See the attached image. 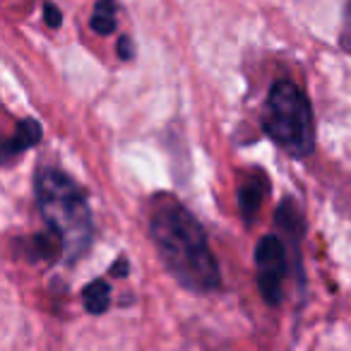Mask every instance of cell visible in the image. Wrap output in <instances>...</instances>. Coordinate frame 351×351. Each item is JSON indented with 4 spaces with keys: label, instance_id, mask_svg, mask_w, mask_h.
Wrapping results in <instances>:
<instances>
[{
    "label": "cell",
    "instance_id": "1",
    "mask_svg": "<svg viewBox=\"0 0 351 351\" xmlns=\"http://www.w3.org/2000/svg\"><path fill=\"white\" fill-rule=\"evenodd\" d=\"M149 236L164 267L181 287L195 293L219 289V265L205 229L173 195H156L152 200Z\"/></svg>",
    "mask_w": 351,
    "mask_h": 351
},
{
    "label": "cell",
    "instance_id": "3",
    "mask_svg": "<svg viewBox=\"0 0 351 351\" xmlns=\"http://www.w3.org/2000/svg\"><path fill=\"white\" fill-rule=\"evenodd\" d=\"M263 130L287 154L303 159L315 149V121L308 97L289 80H279L267 94Z\"/></svg>",
    "mask_w": 351,
    "mask_h": 351
},
{
    "label": "cell",
    "instance_id": "6",
    "mask_svg": "<svg viewBox=\"0 0 351 351\" xmlns=\"http://www.w3.org/2000/svg\"><path fill=\"white\" fill-rule=\"evenodd\" d=\"M267 193H269V181H267V176H263L260 171H255L253 176H248L243 181V186H241V191H239V207H241V215H243L245 224H250V221L255 219V215H258L260 205H263Z\"/></svg>",
    "mask_w": 351,
    "mask_h": 351
},
{
    "label": "cell",
    "instance_id": "11",
    "mask_svg": "<svg viewBox=\"0 0 351 351\" xmlns=\"http://www.w3.org/2000/svg\"><path fill=\"white\" fill-rule=\"evenodd\" d=\"M128 269H130V267H128L125 260H118V263L111 267V274H113V277H128Z\"/></svg>",
    "mask_w": 351,
    "mask_h": 351
},
{
    "label": "cell",
    "instance_id": "10",
    "mask_svg": "<svg viewBox=\"0 0 351 351\" xmlns=\"http://www.w3.org/2000/svg\"><path fill=\"white\" fill-rule=\"evenodd\" d=\"M118 56H121V58H123V60L132 58L130 39H128V36H121V41H118Z\"/></svg>",
    "mask_w": 351,
    "mask_h": 351
},
{
    "label": "cell",
    "instance_id": "9",
    "mask_svg": "<svg viewBox=\"0 0 351 351\" xmlns=\"http://www.w3.org/2000/svg\"><path fill=\"white\" fill-rule=\"evenodd\" d=\"M44 15H46V22H49V27H60V10L56 5H51V3H46L44 8Z\"/></svg>",
    "mask_w": 351,
    "mask_h": 351
},
{
    "label": "cell",
    "instance_id": "7",
    "mask_svg": "<svg viewBox=\"0 0 351 351\" xmlns=\"http://www.w3.org/2000/svg\"><path fill=\"white\" fill-rule=\"evenodd\" d=\"M82 303H84V311L92 313V315L106 313L108 306H111V289H108V284L104 279L89 282L82 291Z\"/></svg>",
    "mask_w": 351,
    "mask_h": 351
},
{
    "label": "cell",
    "instance_id": "2",
    "mask_svg": "<svg viewBox=\"0 0 351 351\" xmlns=\"http://www.w3.org/2000/svg\"><path fill=\"white\" fill-rule=\"evenodd\" d=\"M34 191L41 217L49 224L51 234L60 241L63 258L68 263L80 260L89 250L94 236L87 197L70 176L49 166L36 171Z\"/></svg>",
    "mask_w": 351,
    "mask_h": 351
},
{
    "label": "cell",
    "instance_id": "8",
    "mask_svg": "<svg viewBox=\"0 0 351 351\" xmlns=\"http://www.w3.org/2000/svg\"><path fill=\"white\" fill-rule=\"evenodd\" d=\"M92 29L101 36L113 34V29H116V0H99L94 5Z\"/></svg>",
    "mask_w": 351,
    "mask_h": 351
},
{
    "label": "cell",
    "instance_id": "5",
    "mask_svg": "<svg viewBox=\"0 0 351 351\" xmlns=\"http://www.w3.org/2000/svg\"><path fill=\"white\" fill-rule=\"evenodd\" d=\"M41 140V123L34 118H27L15 128L10 137H0V164H8L15 156L25 154L29 147L39 145Z\"/></svg>",
    "mask_w": 351,
    "mask_h": 351
},
{
    "label": "cell",
    "instance_id": "4",
    "mask_svg": "<svg viewBox=\"0 0 351 351\" xmlns=\"http://www.w3.org/2000/svg\"><path fill=\"white\" fill-rule=\"evenodd\" d=\"M255 269H258V289L267 306H279L284 296L289 263L287 245L279 236H265L255 248Z\"/></svg>",
    "mask_w": 351,
    "mask_h": 351
}]
</instances>
